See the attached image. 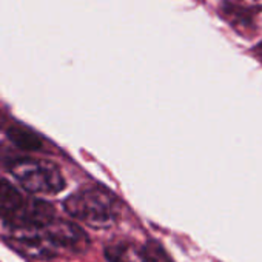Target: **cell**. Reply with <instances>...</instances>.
<instances>
[{
    "label": "cell",
    "mask_w": 262,
    "mask_h": 262,
    "mask_svg": "<svg viewBox=\"0 0 262 262\" xmlns=\"http://www.w3.org/2000/svg\"><path fill=\"white\" fill-rule=\"evenodd\" d=\"M63 205L70 216L93 228L113 227L120 213L116 198L102 188L80 190L71 194Z\"/></svg>",
    "instance_id": "1"
},
{
    "label": "cell",
    "mask_w": 262,
    "mask_h": 262,
    "mask_svg": "<svg viewBox=\"0 0 262 262\" xmlns=\"http://www.w3.org/2000/svg\"><path fill=\"white\" fill-rule=\"evenodd\" d=\"M11 174L30 193L57 194L65 188V179L59 167L50 161L20 158L10 164Z\"/></svg>",
    "instance_id": "2"
},
{
    "label": "cell",
    "mask_w": 262,
    "mask_h": 262,
    "mask_svg": "<svg viewBox=\"0 0 262 262\" xmlns=\"http://www.w3.org/2000/svg\"><path fill=\"white\" fill-rule=\"evenodd\" d=\"M10 241L17 250L36 259H51L59 251V247L54 244L45 227L11 228Z\"/></svg>",
    "instance_id": "3"
},
{
    "label": "cell",
    "mask_w": 262,
    "mask_h": 262,
    "mask_svg": "<svg viewBox=\"0 0 262 262\" xmlns=\"http://www.w3.org/2000/svg\"><path fill=\"white\" fill-rule=\"evenodd\" d=\"M54 219V208L40 199H25L17 213L8 219L11 228H39L45 227Z\"/></svg>",
    "instance_id": "4"
},
{
    "label": "cell",
    "mask_w": 262,
    "mask_h": 262,
    "mask_svg": "<svg viewBox=\"0 0 262 262\" xmlns=\"http://www.w3.org/2000/svg\"><path fill=\"white\" fill-rule=\"evenodd\" d=\"M45 230L48 231L54 244L59 247V250L65 248L79 253L85 251L90 247V237L86 236V233L73 222L54 217L50 224L45 225Z\"/></svg>",
    "instance_id": "5"
},
{
    "label": "cell",
    "mask_w": 262,
    "mask_h": 262,
    "mask_svg": "<svg viewBox=\"0 0 262 262\" xmlns=\"http://www.w3.org/2000/svg\"><path fill=\"white\" fill-rule=\"evenodd\" d=\"M105 257L108 262H144V248L128 241H114L106 245Z\"/></svg>",
    "instance_id": "6"
},
{
    "label": "cell",
    "mask_w": 262,
    "mask_h": 262,
    "mask_svg": "<svg viewBox=\"0 0 262 262\" xmlns=\"http://www.w3.org/2000/svg\"><path fill=\"white\" fill-rule=\"evenodd\" d=\"M25 198L22 193L8 181L0 179V217L8 221L22 207Z\"/></svg>",
    "instance_id": "7"
},
{
    "label": "cell",
    "mask_w": 262,
    "mask_h": 262,
    "mask_svg": "<svg viewBox=\"0 0 262 262\" xmlns=\"http://www.w3.org/2000/svg\"><path fill=\"white\" fill-rule=\"evenodd\" d=\"M8 138L16 147L27 151H37L42 148V139L31 129L24 126H11L8 129Z\"/></svg>",
    "instance_id": "8"
},
{
    "label": "cell",
    "mask_w": 262,
    "mask_h": 262,
    "mask_svg": "<svg viewBox=\"0 0 262 262\" xmlns=\"http://www.w3.org/2000/svg\"><path fill=\"white\" fill-rule=\"evenodd\" d=\"M144 262H170V260L164 248L156 241H150L144 247Z\"/></svg>",
    "instance_id": "9"
},
{
    "label": "cell",
    "mask_w": 262,
    "mask_h": 262,
    "mask_svg": "<svg viewBox=\"0 0 262 262\" xmlns=\"http://www.w3.org/2000/svg\"><path fill=\"white\" fill-rule=\"evenodd\" d=\"M256 54H257V56H262V42L257 45V48H256Z\"/></svg>",
    "instance_id": "10"
},
{
    "label": "cell",
    "mask_w": 262,
    "mask_h": 262,
    "mask_svg": "<svg viewBox=\"0 0 262 262\" xmlns=\"http://www.w3.org/2000/svg\"><path fill=\"white\" fill-rule=\"evenodd\" d=\"M254 2H259V4H262V0H254Z\"/></svg>",
    "instance_id": "11"
}]
</instances>
